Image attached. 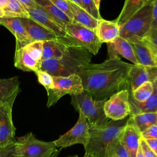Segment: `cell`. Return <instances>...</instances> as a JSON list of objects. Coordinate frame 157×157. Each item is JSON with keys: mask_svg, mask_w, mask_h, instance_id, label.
I'll list each match as a JSON object with an SVG mask.
<instances>
[{"mask_svg": "<svg viewBox=\"0 0 157 157\" xmlns=\"http://www.w3.org/2000/svg\"><path fill=\"white\" fill-rule=\"evenodd\" d=\"M84 157H96V156L91 155H90V154H88V153H85V155H84Z\"/></svg>", "mask_w": 157, "mask_h": 157, "instance_id": "obj_50", "label": "cell"}, {"mask_svg": "<svg viewBox=\"0 0 157 157\" xmlns=\"http://www.w3.org/2000/svg\"><path fill=\"white\" fill-rule=\"evenodd\" d=\"M12 107L7 103H0V148L12 144L15 141Z\"/></svg>", "mask_w": 157, "mask_h": 157, "instance_id": "obj_11", "label": "cell"}, {"mask_svg": "<svg viewBox=\"0 0 157 157\" xmlns=\"http://www.w3.org/2000/svg\"><path fill=\"white\" fill-rule=\"evenodd\" d=\"M70 1H72V2H75V3H76L77 4H78V6H81V7H82V2H81L80 0H70Z\"/></svg>", "mask_w": 157, "mask_h": 157, "instance_id": "obj_46", "label": "cell"}, {"mask_svg": "<svg viewBox=\"0 0 157 157\" xmlns=\"http://www.w3.org/2000/svg\"><path fill=\"white\" fill-rule=\"evenodd\" d=\"M157 77V67L132 64L128 73L129 90L132 92L143 83L153 81Z\"/></svg>", "mask_w": 157, "mask_h": 157, "instance_id": "obj_12", "label": "cell"}, {"mask_svg": "<svg viewBox=\"0 0 157 157\" xmlns=\"http://www.w3.org/2000/svg\"><path fill=\"white\" fill-rule=\"evenodd\" d=\"M78 113L79 117L75 124L54 141L57 147L66 148L78 144H82L85 147L88 144L90 139L88 121L82 112Z\"/></svg>", "mask_w": 157, "mask_h": 157, "instance_id": "obj_9", "label": "cell"}, {"mask_svg": "<svg viewBox=\"0 0 157 157\" xmlns=\"http://www.w3.org/2000/svg\"><path fill=\"white\" fill-rule=\"evenodd\" d=\"M4 17V13H3V11H2V9H1L0 7V18H2Z\"/></svg>", "mask_w": 157, "mask_h": 157, "instance_id": "obj_49", "label": "cell"}, {"mask_svg": "<svg viewBox=\"0 0 157 157\" xmlns=\"http://www.w3.org/2000/svg\"><path fill=\"white\" fill-rule=\"evenodd\" d=\"M43 44L44 41H34L24 47L29 56L40 64L42 62Z\"/></svg>", "mask_w": 157, "mask_h": 157, "instance_id": "obj_30", "label": "cell"}, {"mask_svg": "<svg viewBox=\"0 0 157 157\" xmlns=\"http://www.w3.org/2000/svg\"><path fill=\"white\" fill-rule=\"evenodd\" d=\"M0 25L5 26L14 36L16 39V49H19L31 43L26 29L20 18L2 17L0 18Z\"/></svg>", "mask_w": 157, "mask_h": 157, "instance_id": "obj_16", "label": "cell"}, {"mask_svg": "<svg viewBox=\"0 0 157 157\" xmlns=\"http://www.w3.org/2000/svg\"><path fill=\"white\" fill-rule=\"evenodd\" d=\"M20 2H21L23 6L26 9V10H29L33 8H34L37 6L35 0H18Z\"/></svg>", "mask_w": 157, "mask_h": 157, "instance_id": "obj_40", "label": "cell"}, {"mask_svg": "<svg viewBox=\"0 0 157 157\" xmlns=\"http://www.w3.org/2000/svg\"><path fill=\"white\" fill-rule=\"evenodd\" d=\"M153 1V0H145V1H144V6L149 4H151V3H152Z\"/></svg>", "mask_w": 157, "mask_h": 157, "instance_id": "obj_47", "label": "cell"}, {"mask_svg": "<svg viewBox=\"0 0 157 157\" xmlns=\"http://www.w3.org/2000/svg\"><path fill=\"white\" fill-rule=\"evenodd\" d=\"M94 4L97 7L98 9L99 10V7H100V2H101V0H94Z\"/></svg>", "mask_w": 157, "mask_h": 157, "instance_id": "obj_45", "label": "cell"}, {"mask_svg": "<svg viewBox=\"0 0 157 157\" xmlns=\"http://www.w3.org/2000/svg\"><path fill=\"white\" fill-rule=\"evenodd\" d=\"M157 26V0L152 2V24L151 27Z\"/></svg>", "mask_w": 157, "mask_h": 157, "instance_id": "obj_39", "label": "cell"}, {"mask_svg": "<svg viewBox=\"0 0 157 157\" xmlns=\"http://www.w3.org/2000/svg\"><path fill=\"white\" fill-rule=\"evenodd\" d=\"M154 91V86L152 82H147L139 87L133 91H131L132 97L137 101L144 102L148 99Z\"/></svg>", "mask_w": 157, "mask_h": 157, "instance_id": "obj_29", "label": "cell"}, {"mask_svg": "<svg viewBox=\"0 0 157 157\" xmlns=\"http://www.w3.org/2000/svg\"><path fill=\"white\" fill-rule=\"evenodd\" d=\"M140 137L144 140L157 139V124L150 126L140 133Z\"/></svg>", "mask_w": 157, "mask_h": 157, "instance_id": "obj_35", "label": "cell"}, {"mask_svg": "<svg viewBox=\"0 0 157 157\" xmlns=\"http://www.w3.org/2000/svg\"><path fill=\"white\" fill-rule=\"evenodd\" d=\"M126 125V122L110 120L102 126H89L90 139L85 147V153L96 157H113Z\"/></svg>", "mask_w": 157, "mask_h": 157, "instance_id": "obj_2", "label": "cell"}, {"mask_svg": "<svg viewBox=\"0 0 157 157\" xmlns=\"http://www.w3.org/2000/svg\"><path fill=\"white\" fill-rule=\"evenodd\" d=\"M152 83H153V85L155 90V91H156V93H157V77L153 81Z\"/></svg>", "mask_w": 157, "mask_h": 157, "instance_id": "obj_44", "label": "cell"}, {"mask_svg": "<svg viewBox=\"0 0 157 157\" xmlns=\"http://www.w3.org/2000/svg\"><path fill=\"white\" fill-rule=\"evenodd\" d=\"M155 55L157 53V26H153L142 38Z\"/></svg>", "mask_w": 157, "mask_h": 157, "instance_id": "obj_32", "label": "cell"}, {"mask_svg": "<svg viewBox=\"0 0 157 157\" xmlns=\"http://www.w3.org/2000/svg\"><path fill=\"white\" fill-rule=\"evenodd\" d=\"M20 82L18 76L0 78V103L13 105L15 99L20 92Z\"/></svg>", "mask_w": 157, "mask_h": 157, "instance_id": "obj_18", "label": "cell"}, {"mask_svg": "<svg viewBox=\"0 0 157 157\" xmlns=\"http://www.w3.org/2000/svg\"><path fill=\"white\" fill-rule=\"evenodd\" d=\"M140 134L133 125L126 121V125L121 138V143L129 157H136L140 145Z\"/></svg>", "mask_w": 157, "mask_h": 157, "instance_id": "obj_21", "label": "cell"}, {"mask_svg": "<svg viewBox=\"0 0 157 157\" xmlns=\"http://www.w3.org/2000/svg\"><path fill=\"white\" fill-rule=\"evenodd\" d=\"M127 40L131 43L139 64L146 66H155V54L143 39L131 37Z\"/></svg>", "mask_w": 157, "mask_h": 157, "instance_id": "obj_19", "label": "cell"}, {"mask_svg": "<svg viewBox=\"0 0 157 157\" xmlns=\"http://www.w3.org/2000/svg\"><path fill=\"white\" fill-rule=\"evenodd\" d=\"M51 2L59 10L64 13L73 21V15L71 12L67 0H50Z\"/></svg>", "mask_w": 157, "mask_h": 157, "instance_id": "obj_34", "label": "cell"}, {"mask_svg": "<svg viewBox=\"0 0 157 157\" xmlns=\"http://www.w3.org/2000/svg\"><path fill=\"white\" fill-rule=\"evenodd\" d=\"M14 66L18 69L26 72H36L40 69L41 64L33 59L25 47L15 50Z\"/></svg>", "mask_w": 157, "mask_h": 157, "instance_id": "obj_24", "label": "cell"}, {"mask_svg": "<svg viewBox=\"0 0 157 157\" xmlns=\"http://www.w3.org/2000/svg\"><path fill=\"white\" fill-rule=\"evenodd\" d=\"M152 3L143 6L124 23L120 26V36L124 39H142L151 28Z\"/></svg>", "mask_w": 157, "mask_h": 157, "instance_id": "obj_6", "label": "cell"}, {"mask_svg": "<svg viewBox=\"0 0 157 157\" xmlns=\"http://www.w3.org/2000/svg\"><path fill=\"white\" fill-rule=\"evenodd\" d=\"M28 12L31 18L50 29L59 37L69 39L64 28L42 9L37 6L28 10Z\"/></svg>", "mask_w": 157, "mask_h": 157, "instance_id": "obj_15", "label": "cell"}, {"mask_svg": "<svg viewBox=\"0 0 157 157\" xmlns=\"http://www.w3.org/2000/svg\"><path fill=\"white\" fill-rule=\"evenodd\" d=\"M2 11L4 17L30 18L26 9L18 0H8Z\"/></svg>", "mask_w": 157, "mask_h": 157, "instance_id": "obj_28", "label": "cell"}, {"mask_svg": "<svg viewBox=\"0 0 157 157\" xmlns=\"http://www.w3.org/2000/svg\"><path fill=\"white\" fill-rule=\"evenodd\" d=\"M67 2L73 15V21L80 23L96 31L99 20L91 16L84 9L76 3L70 0H67Z\"/></svg>", "mask_w": 157, "mask_h": 157, "instance_id": "obj_22", "label": "cell"}, {"mask_svg": "<svg viewBox=\"0 0 157 157\" xmlns=\"http://www.w3.org/2000/svg\"><path fill=\"white\" fill-rule=\"evenodd\" d=\"M129 96V87L115 93L107 99L104 105L105 116L109 119L117 121L129 115L131 109Z\"/></svg>", "mask_w": 157, "mask_h": 157, "instance_id": "obj_10", "label": "cell"}, {"mask_svg": "<svg viewBox=\"0 0 157 157\" xmlns=\"http://www.w3.org/2000/svg\"><path fill=\"white\" fill-rule=\"evenodd\" d=\"M96 34L102 43H109L120 36V26L115 20H99Z\"/></svg>", "mask_w": 157, "mask_h": 157, "instance_id": "obj_20", "label": "cell"}, {"mask_svg": "<svg viewBox=\"0 0 157 157\" xmlns=\"http://www.w3.org/2000/svg\"><path fill=\"white\" fill-rule=\"evenodd\" d=\"M132 64L120 58L90 63L80 73L83 91L97 101L108 99L115 93L129 87L128 73Z\"/></svg>", "mask_w": 157, "mask_h": 157, "instance_id": "obj_1", "label": "cell"}, {"mask_svg": "<svg viewBox=\"0 0 157 157\" xmlns=\"http://www.w3.org/2000/svg\"><path fill=\"white\" fill-rule=\"evenodd\" d=\"M0 157H1V156H0Z\"/></svg>", "mask_w": 157, "mask_h": 157, "instance_id": "obj_52", "label": "cell"}, {"mask_svg": "<svg viewBox=\"0 0 157 157\" xmlns=\"http://www.w3.org/2000/svg\"><path fill=\"white\" fill-rule=\"evenodd\" d=\"M71 96V104L75 110L83 113L87 119L88 126H102L111 120L105 116L104 111L106 100H94L85 91Z\"/></svg>", "mask_w": 157, "mask_h": 157, "instance_id": "obj_5", "label": "cell"}, {"mask_svg": "<svg viewBox=\"0 0 157 157\" xmlns=\"http://www.w3.org/2000/svg\"><path fill=\"white\" fill-rule=\"evenodd\" d=\"M113 157H129L125 148L121 143V140L118 144Z\"/></svg>", "mask_w": 157, "mask_h": 157, "instance_id": "obj_38", "label": "cell"}, {"mask_svg": "<svg viewBox=\"0 0 157 157\" xmlns=\"http://www.w3.org/2000/svg\"><path fill=\"white\" fill-rule=\"evenodd\" d=\"M145 140L148 147L157 156V139H147Z\"/></svg>", "mask_w": 157, "mask_h": 157, "instance_id": "obj_41", "label": "cell"}, {"mask_svg": "<svg viewBox=\"0 0 157 157\" xmlns=\"http://www.w3.org/2000/svg\"><path fill=\"white\" fill-rule=\"evenodd\" d=\"M127 122L133 125L140 134L150 126L157 124V113H142L131 115Z\"/></svg>", "mask_w": 157, "mask_h": 157, "instance_id": "obj_25", "label": "cell"}, {"mask_svg": "<svg viewBox=\"0 0 157 157\" xmlns=\"http://www.w3.org/2000/svg\"><path fill=\"white\" fill-rule=\"evenodd\" d=\"M145 0H125L121 11L115 20L119 26L124 23L144 6Z\"/></svg>", "mask_w": 157, "mask_h": 157, "instance_id": "obj_27", "label": "cell"}, {"mask_svg": "<svg viewBox=\"0 0 157 157\" xmlns=\"http://www.w3.org/2000/svg\"><path fill=\"white\" fill-rule=\"evenodd\" d=\"M140 147L142 150V154L144 157H157V156L155 154V153L151 150V148L148 147L145 140L142 138L140 139Z\"/></svg>", "mask_w": 157, "mask_h": 157, "instance_id": "obj_37", "label": "cell"}, {"mask_svg": "<svg viewBox=\"0 0 157 157\" xmlns=\"http://www.w3.org/2000/svg\"><path fill=\"white\" fill-rule=\"evenodd\" d=\"M82 5V8L88 12L91 16L97 20L102 18L99 10L97 9L94 0H80Z\"/></svg>", "mask_w": 157, "mask_h": 157, "instance_id": "obj_33", "label": "cell"}, {"mask_svg": "<svg viewBox=\"0 0 157 157\" xmlns=\"http://www.w3.org/2000/svg\"><path fill=\"white\" fill-rule=\"evenodd\" d=\"M70 45H76L71 40L60 39L44 41L42 61L61 58Z\"/></svg>", "mask_w": 157, "mask_h": 157, "instance_id": "obj_17", "label": "cell"}, {"mask_svg": "<svg viewBox=\"0 0 157 157\" xmlns=\"http://www.w3.org/2000/svg\"><path fill=\"white\" fill-rule=\"evenodd\" d=\"M20 20L26 29L31 42L34 41H46L58 39L69 40L59 37L55 33L31 18H20Z\"/></svg>", "mask_w": 157, "mask_h": 157, "instance_id": "obj_13", "label": "cell"}, {"mask_svg": "<svg viewBox=\"0 0 157 157\" xmlns=\"http://www.w3.org/2000/svg\"><path fill=\"white\" fill-rule=\"evenodd\" d=\"M129 101L131 109V115L142 113H157V93L154 91L151 96L144 102L136 101L131 96L129 90Z\"/></svg>", "mask_w": 157, "mask_h": 157, "instance_id": "obj_23", "label": "cell"}, {"mask_svg": "<svg viewBox=\"0 0 157 157\" xmlns=\"http://www.w3.org/2000/svg\"><path fill=\"white\" fill-rule=\"evenodd\" d=\"M14 148L18 157H57L59 153L54 141L39 140L31 132L15 139Z\"/></svg>", "mask_w": 157, "mask_h": 157, "instance_id": "obj_4", "label": "cell"}, {"mask_svg": "<svg viewBox=\"0 0 157 157\" xmlns=\"http://www.w3.org/2000/svg\"><path fill=\"white\" fill-rule=\"evenodd\" d=\"M53 88L47 91L48 100L47 108L55 105L66 94L74 95L83 91L81 77L78 74L67 77L53 76Z\"/></svg>", "mask_w": 157, "mask_h": 157, "instance_id": "obj_8", "label": "cell"}, {"mask_svg": "<svg viewBox=\"0 0 157 157\" xmlns=\"http://www.w3.org/2000/svg\"><path fill=\"white\" fill-rule=\"evenodd\" d=\"M65 31L67 38L75 45L83 48L91 55L98 53L102 43L94 31L74 21L67 24Z\"/></svg>", "mask_w": 157, "mask_h": 157, "instance_id": "obj_7", "label": "cell"}, {"mask_svg": "<svg viewBox=\"0 0 157 157\" xmlns=\"http://www.w3.org/2000/svg\"><path fill=\"white\" fill-rule=\"evenodd\" d=\"M154 63H155V67H157V53L155 55Z\"/></svg>", "mask_w": 157, "mask_h": 157, "instance_id": "obj_48", "label": "cell"}, {"mask_svg": "<svg viewBox=\"0 0 157 157\" xmlns=\"http://www.w3.org/2000/svg\"><path fill=\"white\" fill-rule=\"evenodd\" d=\"M37 75V80L40 84H41L45 88L46 91H48L53 88V76L46 71L39 69L35 72Z\"/></svg>", "mask_w": 157, "mask_h": 157, "instance_id": "obj_31", "label": "cell"}, {"mask_svg": "<svg viewBox=\"0 0 157 157\" xmlns=\"http://www.w3.org/2000/svg\"><path fill=\"white\" fill-rule=\"evenodd\" d=\"M37 6L45 10L49 15L55 19L59 24H60L65 29V26L72 22L64 13L56 8L50 0H35Z\"/></svg>", "mask_w": 157, "mask_h": 157, "instance_id": "obj_26", "label": "cell"}, {"mask_svg": "<svg viewBox=\"0 0 157 157\" xmlns=\"http://www.w3.org/2000/svg\"><path fill=\"white\" fill-rule=\"evenodd\" d=\"M107 45L108 58H120L121 56L130 61L134 64H139L134 54L133 48L126 39L119 36L112 42L107 43Z\"/></svg>", "mask_w": 157, "mask_h": 157, "instance_id": "obj_14", "label": "cell"}, {"mask_svg": "<svg viewBox=\"0 0 157 157\" xmlns=\"http://www.w3.org/2000/svg\"><path fill=\"white\" fill-rule=\"evenodd\" d=\"M8 0H0V7L1 9H3L5 6L6 5Z\"/></svg>", "mask_w": 157, "mask_h": 157, "instance_id": "obj_42", "label": "cell"}, {"mask_svg": "<svg viewBox=\"0 0 157 157\" xmlns=\"http://www.w3.org/2000/svg\"><path fill=\"white\" fill-rule=\"evenodd\" d=\"M1 157H18L15 151L14 143L0 148Z\"/></svg>", "mask_w": 157, "mask_h": 157, "instance_id": "obj_36", "label": "cell"}, {"mask_svg": "<svg viewBox=\"0 0 157 157\" xmlns=\"http://www.w3.org/2000/svg\"><path fill=\"white\" fill-rule=\"evenodd\" d=\"M68 157H78L77 155H74V156H69Z\"/></svg>", "mask_w": 157, "mask_h": 157, "instance_id": "obj_51", "label": "cell"}, {"mask_svg": "<svg viewBox=\"0 0 157 157\" xmlns=\"http://www.w3.org/2000/svg\"><path fill=\"white\" fill-rule=\"evenodd\" d=\"M136 157H144V155H143V154H142V150H141V148H140V145H139V149H138V150H137V153Z\"/></svg>", "mask_w": 157, "mask_h": 157, "instance_id": "obj_43", "label": "cell"}, {"mask_svg": "<svg viewBox=\"0 0 157 157\" xmlns=\"http://www.w3.org/2000/svg\"><path fill=\"white\" fill-rule=\"evenodd\" d=\"M91 54L77 45H70L65 54L59 59L42 61L40 69L52 76L67 77L80 74L91 63Z\"/></svg>", "mask_w": 157, "mask_h": 157, "instance_id": "obj_3", "label": "cell"}]
</instances>
